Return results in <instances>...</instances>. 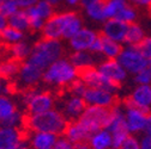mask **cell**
Instances as JSON below:
<instances>
[{"label": "cell", "mask_w": 151, "mask_h": 149, "mask_svg": "<svg viewBox=\"0 0 151 149\" xmlns=\"http://www.w3.org/2000/svg\"><path fill=\"white\" fill-rule=\"evenodd\" d=\"M84 26L83 18L76 11H59L54 12L45 23L40 31L42 38L55 41H68Z\"/></svg>", "instance_id": "6da1fadb"}, {"label": "cell", "mask_w": 151, "mask_h": 149, "mask_svg": "<svg viewBox=\"0 0 151 149\" xmlns=\"http://www.w3.org/2000/svg\"><path fill=\"white\" fill-rule=\"evenodd\" d=\"M77 79H79V70L68 57L63 56L45 69L41 82L52 88H66Z\"/></svg>", "instance_id": "7a4b0ae2"}, {"label": "cell", "mask_w": 151, "mask_h": 149, "mask_svg": "<svg viewBox=\"0 0 151 149\" xmlns=\"http://www.w3.org/2000/svg\"><path fill=\"white\" fill-rule=\"evenodd\" d=\"M67 123V119L58 109H52L43 114L25 116L24 128L28 129L29 133L40 131L59 136L64 134Z\"/></svg>", "instance_id": "3957f363"}, {"label": "cell", "mask_w": 151, "mask_h": 149, "mask_svg": "<svg viewBox=\"0 0 151 149\" xmlns=\"http://www.w3.org/2000/svg\"><path fill=\"white\" fill-rule=\"evenodd\" d=\"M65 55V45L61 41L41 38L35 44H32L31 53L25 60L34 65L39 69L43 70L54 61L59 60Z\"/></svg>", "instance_id": "277c9868"}, {"label": "cell", "mask_w": 151, "mask_h": 149, "mask_svg": "<svg viewBox=\"0 0 151 149\" xmlns=\"http://www.w3.org/2000/svg\"><path fill=\"white\" fill-rule=\"evenodd\" d=\"M21 103L23 104L28 115H39L55 109L56 98L50 91L35 87L22 91Z\"/></svg>", "instance_id": "5b68a950"}, {"label": "cell", "mask_w": 151, "mask_h": 149, "mask_svg": "<svg viewBox=\"0 0 151 149\" xmlns=\"http://www.w3.org/2000/svg\"><path fill=\"white\" fill-rule=\"evenodd\" d=\"M106 129L110 133L113 138V149H119L122 142L128 137V131L125 124L124 109L121 105H114L109 109V115Z\"/></svg>", "instance_id": "8992f818"}, {"label": "cell", "mask_w": 151, "mask_h": 149, "mask_svg": "<svg viewBox=\"0 0 151 149\" xmlns=\"http://www.w3.org/2000/svg\"><path fill=\"white\" fill-rule=\"evenodd\" d=\"M25 116L18 107V104L9 94L0 96V125L11 128H24Z\"/></svg>", "instance_id": "52a82bcc"}, {"label": "cell", "mask_w": 151, "mask_h": 149, "mask_svg": "<svg viewBox=\"0 0 151 149\" xmlns=\"http://www.w3.org/2000/svg\"><path fill=\"white\" fill-rule=\"evenodd\" d=\"M116 61L122 66L127 74H132V75L147 68L149 65V61L142 55L139 49L133 45L122 47L119 56L116 57Z\"/></svg>", "instance_id": "ba28073f"}, {"label": "cell", "mask_w": 151, "mask_h": 149, "mask_svg": "<svg viewBox=\"0 0 151 149\" xmlns=\"http://www.w3.org/2000/svg\"><path fill=\"white\" fill-rule=\"evenodd\" d=\"M42 75H43V70L39 69L34 65L29 63L28 61H23L14 79V85L21 91L35 88L42 81Z\"/></svg>", "instance_id": "9c48e42d"}, {"label": "cell", "mask_w": 151, "mask_h": 149, "mask_svg": "<svg viewBox=\"0 0 151 149\" xmlns=\"http://www.w3.org/2000/svg\"><path fill=\"white\" fill-rule=\"evenodd\" d=\"M54 6L46 0H39L34 6L25 10L29 18L30 31H41L48 18L55 12Z\"/></svg>", "instance_id": "30bf717a"}, {"label": "cell", "mask_w": 151, "mask_h": 149, "mask_svg": "<svg viewBox=\"0 0 151 149\" xmlns=\"http://www.w3.org/2000/svg\"><path fill=\"white\" fill-rule=\"evenodd\" d=\"M122 109H124L125 124H126L128 134L133 136L143 134L146 118H147V112H145V111L140 109H137L134 106H131L128 104H124Z\"/></svg>", "instance_id": "8fae6325"}, {"label": "cell", "mask_w": 151, "mask_h": 149, "mask_svg": "<svg viewBox=\"0 0 151 149\" xmlns=\"http://www.w3.org/2000/svg\"><path fill=\"white\" fill-rule=\"evenodd\" d=\"M108 115H109V109H103L97 106H86L84 112L78 119L92 134L96 130L106 128Z\"/></svg>", "instance_id": "7c38bea8"}, {"label": "cell", "mask_w": 151, "mask_h": 149, "mask_svg": "<svg viewBox=\"0 0 151 149\" xmlns=\"http://www.w3.org/2000/svg\"><path fill=\"white\" fill-rule=\"evenodd\" d=\"M99 37H100V33L97 32V30L89 26H83L77 33L72 36L67 41V44L72 53L91 51L92 45L95 44Z\"/></svg>", "instance_id": "4fadbf2b"}, {"label": "cell", "mask_w": 151, "mask_h": 149, "mask_svg": "<svg viewBox=\"0 0 151 149\" xmlns=\"http://www.w3.org/2000/svg\"><path fill=\"white\" fill-rule=\"evenodd\" d=\"M83 100L86 106H97L103 109H110L116 105V93L100 88H86Z\"/></svg>", "instance_id": "5bb4252c"}, {"label": "cell", "mask_w": 151, "mask_h": 149, "mask_svg": "<svg viewBox=\"0 0 151 149\" xmlns=\"http://www.w3.org/2000/svg\"><path fill=\"white\" fill-rule=\"evenodd\" d=\"M85 107H86V104L84 103L82 97L72 96L68 93L60 100L58 110L67 119V122H72V121H77L82 116Z\"/></svg>", "instance_id": "9a60e30c"}, {"label": "cell", "mask_w": 151, "mask_h": 149, "mask_svg": "<svg viewBox=\"0 0 151 149\" xmlns=\"http://www.w3.org/2000/svg\"><path fill=\"white\" fill-rule=\"evenodd\" d=\"M79 79L83 81V84L86 86V88H100V89H107L113 93H116L119 87L110 82L108 79H106L102 74L99 72L96 67L85 69L79 73Z\"/></svg>", "instance_id": "2e32d148"}, {"label": "cell", "mask_w": 151, "mask_h": 149, "mask_svg": "<svg viewBox=\"0 0 151 149\" xmlns=\"http://www.w3.org/2000/svg\"><path fill=\"white\" fill-rule=\"evenodd\" d=\"M96 68L106 79H108L110 82L116 85L118 87L121 84H124L128 77L127 72L116 60H102L101 62L97 63Z\"/></svg>", "instance_id": "e0dca14e"}, {"label": "cell", "mask_w": 151, "mask_h": 149, "mask_svg": "<svg viewBox=\"0 0 151 149\" xmlns=\"http://www.w3.org/2000/svg\"><path fill=\"white\" fill-rule=\"evenodd\" d=\"M125 104L149 112L151 110V85H137L126 98Z\"/></svg>", "instance_id": "ac0fdd59"}, {"label": "cell", "mask_w": 151, "mask_h": 149, "mask_svg": "<svg viewBox=\"0 0 151 149\" xmlns=\"http://www.w3.org/2000/svg\"><path fill=\"white\" fill-rule=\"evenodd\" d=\"M121 49L122 44L106 38V37L100 35L97 41L91 48V53L97 55L99 57H102L103 60H116Z\"/></svg>", "instance_id": "d6986e66"}, {"label": "cell", "mask_w": 151, "mask_h": 149, "mask_svg": "<svg viewBox=\"0 0 151 149\" xmlns=\"http://www.w3.org/2000/svg\"><path fill=\"white\" fill-rule=\"evenodd\" d=\"M101 36L109 38L114 42H118L120 44H124L127 25L118 19H107L103 24H101Z\"/></svg>", "instance_id": "ffe728a7"}, {"label": "cell", "mask_w": 151, "mask_h": 149, "mask_svg": "<svg viewBox=\"0 0 151 149\" xmlns=\"http://www.w3.org/2000/svg\"><path fill=\"white\" fill-rule=\"evenodd\" d=\"M23 140V129L0 125V149H14Z\"/></svg>", "instance_id": "44dd1931"}, {"label": "cell", "mask_w": 151, "mask_h": 149, "mask_svg": "<svg viewBox=\"0 0 151 149\" xmlns=\"http://www.w3.org/2000/svg\"><path fill=\"white\" fill-rule=\"evenodd\" d=\"M90 135H91V133L84 126V124L79 119L68 122L65 131H64V137L66 140H68L71 143H73L74 145L86 142L89 140Z\"/></svg>", "instance_id": "7402d4cb"}, {"label": "cell", "mask_w": 151, "mask_h": 149, "mask_svg": "<svg viewBox=\"0 0 151 149\" xmlns=\"http://www.w3.org/2000/svg\"><path fill=\"white\" fill-rule=\"evenodd\" d=\"M99 59L100 57L97 55L92 54L91 51H74L68 56V60L79 70V73L85 69L93 68L97 65Z\"/></svg>", "instance_id": "603a6c76"}, {"label": "cell", "mask_w": 151, "mask_h": 149, "mask_svg": "<svg viewBox=\"0 0 151 149\" xmlns=\"http://www.w3.org/2000/svg\"><path fill=\"white\" fill-rule=\"evenodd\" d=\"M58 138L59 136L54 134L34 131V133H29L27 141L31 149H52Z\"/></svg>", "instance_id": "cb8c5ba5"}, {"label": "cell", "mask_w": 151, "mask_h": 149, "mask_svg": "<svg viewBox=\"0 0 151 149\" xmlns=\"http://www.w3.org/2000/svg\"><path fill=\"white\" fill-rule=\"evenodd\" d=\"M86 143L90 149H113V138L106 128L93 131Z\"/></svg>", "instance_id": "d4e9b609"}, {"label": "cell", "mask_w": 151, "mask_h": 149, "mask_svg": "<svg viewBox=\"0 0 151 149\" xmlns=\"http://www.w3.org/2000/svg\"><path fill=\"white\" fill-rule=\"evenodd\" d=\"M21 67V62H18L9 56L0 57V79L5 81H12L16 79L18 70Z\"/></svg>", "instance_id": "484cf974"}, {"label": "cell", "mask_w": 151, "mask_h": 149, "mask_svg": "<svg viewBox=\"0 0 151 149\" xmlns=\"http://www.w3.org/2000/svg\"><path fill=\"white\" fill-rule=\"evenodd\" d=\"M31 48H32V44L23 40L16 44L7 47V56L22 63L29 57V55L31 53Z\"/></svg>", "instance_id": "4316f807"}, {"label": "cell", "mask_w": 151, "mask_h": 149, "mask_svg": "<svg viewBox=\"0 0 151 149\" xmlns=\"http://www.w3.org/2000/svg\"><path fill=\"white\" fill-rule=\"evenodd\" d=\"M146 36V31L143 28V25L138 23H133L127 25V31H126V37H125V44L126 45H133L137 47Z\"/></svg>", "instance_id": "83f0119b"}, {"label": "cell", "mask_w": 151, "mask_h": 149, "mask_svg": "<svg viewBox=\"0 0 151 149\" xmlns=\"http://www.w3.org/2000/svg\"><path fill=\"white\" fill-rule=\"evenodd\" d=\"M7 25L21 31V32H27L30 31V24H29V18L27 16L25 10H18L13 14H11L7 18Z\"/></svg>", "instance_id": "f1b7e54d"}, {"label": "cell", "mask_w": 151, "mask_h": 149, "mask_svg": "<svg viewBox=\"0 0 151 149\" xmlns=\"http://www.w3.org/2000/svg\"><path fill=\"white\" fill-rule=\"evenodd\" d=\"M83 9H84L85 17L88 18L90 22L95 23V24H103L107 21L102 3L89 4L86 6H83Z\"/></svg>", "instance_id": "f546056e"}, {"label": "cell", "mask_w": 151, "mask_h": 149, "mask_svg": "<svg viewBox=\"0 0 151 149\" xmlns=\"http://www.w3.org/2000/svg\"><path fill=\"white\" fill-rule=\"evenodd\" d=\"M24 36H25L24 32L18 31V30L9 26V25L5 29H3L1 31H0L1 42H3V45H5V47H10L12 44H16L18 42L23 41L24 40Z\"/></svg>", "instance_id": "4dcf8cb0"}, {"label": "cell", "mask_w": 151, "mask_h": 149, "mask_svg": "<svg viewBox=\"0 0 151 149\" xmlns=\"http://www.w3.org/2000/svg\"><path fill=\"white\" fill-rule=\"evenodd\" d=\"M103 10L107 19H114L119 12L127 5L126 0H103Z\"/></svg>", "instance_id": "1f68e13d"}, {"label": "cell", "mask_w": 151, "mask_h": 149, "mask_svg": "<svg viewBox=\"0 0 151 149\" xmlns=\"http://www.w3.org/2000/svg\"><path fill=\"white\" fill-rule=\"evenodd\" d=\"M138 10L134 9V7H132L131 5H126L120 12L119 14L116 16L115 19L122 22L124 24L126 25H129V24H133V23H137V19H138Z\"/></svg>", "instance_id": "d6a6232c"}, {"label": "cell", "mask_w": 151, "mask_h": 149, "mask_svg": "<svg viewBox=\"0 0 151 149\" xmlns=\"http://www.w3.org/2000/svg\"><path fill=\"white\" fill-rule=\"evenodd\" d=\"M19 10L16 0H3L1 1V6H0V13L3 16H5L6 18H9L11 14H13L14 12H17Z\"/></svg>", "instance_id": "836d02e7"}, {"label": "cell", "mask_w": 151, "mask_h": 149, "mask_svg": "<svg viewBox=\"0 0 151 149\" xmlns=\"http://www.w3.org/2000/svg\"><path fill=\"white\" fill-rule=\"evenodd\" d=\"M137 48L147 61H151V35L145 36V38L137 45Z\"/></svg>", "instance_id": "e575fe53"}, {"label": "cell", "mask_w": 151, "mask_h": 149, "mask_svg": "<svg viewBox=\"0 0 151 149\" xmlns=\"http://www.w3.org/2000/svg\"><path fill=\"white\" fill-rule=\"evenodd\" d=\"M68 93L72 96H77V97H83L84 92L86 89V86L83 84V81L81 79H77L76 81H73L68 87Z\"/></svg>", "instance_id": "d590c367"}, {"label": "cell", "mask_w": 151, "mask_h": 149, "mask_svg": "<svg viewBox=\"0 0 151 149\" xmlns=\"http://www.w3.org/2000/svg\"><path fill=\"white\" fill-rule=\"evenodd\" d=\"M134 82L137 85H151V72L149 68H145L137 74H134Z\"/></svg>", "instance_id": "8d00e7d4"}, {"label": "cell", "mask_w": 151, "mask_h": 149, "mask_svg": "<svg viewBox=\"0 0 151 149\" xmlns=\"http://www.w3.org/2000/svg\"><path fill=\"white\" fill-rule=\"evenodd\" d=\"M119 149H140L139 148V138L133 135H128V137L122 142Z\"/></svg>", "instance_id": "74e56055"}, {"label": "cell", "mask_w": 151, "mask_h": 149, "mask_svg": "<svg viewBox=\"0 0 151 149\" xmlns=\"http://www.w3.org/2000/svg\"><path fill=\"white\" fill-rule=\"evenodd\" d=\"M126 1L137 10H151V0H126Z\"/></svg>", "instance_id": "f35d334b"}, {"label": "cell", "mask_w": 151, "mask_h": 149, "mask_svg": "<svg viewBox=\"0 0 151 149\" xmlns=\"http://www.w3.org/2000/svg\"><path fill=\"white\" fill-rule=\"evenodd\" d=\"M52 149H76V145L63 136L56 140V142Z\"/></svg>", "instance_id": "ab89813d"}, {"label": "cell", "mask_w": 151, "mask_h": 149, "mask_svg": "<svg viewBox=\"0 0 151 149\" xmlns=\"http://www.w3.org/2000/svg\"><path fill=\"white\" fill-rule=\"evenodd\" d=\"M39 0H16V3L21 10H28L31 6H34Z\"/></svg>", "instance_id": "60d3db41"}, {"label": "cell", "mask_w": 151, "mask_h": 149, "mask_svg": "<svg viewBox=\"0 0 151 149\" xmlns=\"http://www.w3.org/2000/svg\"><path fill=\"white\" fill-rule=\"evenodd\" d=\"M139 148L140 149H151V138L143 135L139 138Z\"/></svg>", "instance_id": "b9f144b4"}, {"label": "cell", "mask_w": 151, "mask_h": 149, "mask_svg": "<svg viewBox=\"0 0 151 149\" xmlns=\"http://www.w3.org/2000/svg\"><path fill=\"white\" fill-rule=\"evenodd\" d=\"M143 134L151 138V114H147V118H146V123H145V128H144Z\"/></svg>", "instance_id": "7bdbcfd3"}, {"label": "cell", "mask_w": 151, "mask_h": 149, "mask_svg": "<svg viewBox=\"0 0 151 149\" xmlns=\"http://www.w3.org/2000/svg\"><path fill=\"white\" fill-rule=\"evenodd\" d=\"M81 3H82V0H63L61 4H64L68 9H76L77 6L81 5Z\"/></svg>", "instance_id": "ee69618b"}, {"label": "cell", "mask_w": 151, "mask_h": 149, "mask_svg": "<svg viewBox=\"0 0 151 149\" xmlns=\"http://www.w3.org/2000/svg\"><path fill=\"white\" fill-rule=\"evenodd\" d=\"M10 91V86H9V82L0 79V96L1 94H7Z\"/></svg>", "instance_id": "f6af8a7d"}, {"label": "cell", "mask_w": 151, "mask_h": 149, "mask_svg": "<svg viewBox=\"0 0 151 149\" xmlns=\"http://www.w3.org/2000/svg\"><path fill=\"white\" fill-rule=\"evenodd\" d=\"M7 26V18L0 13V31Z\"/></svg>", "instance_id": "bcb514c9"}, {"label": "cell", "mask_w": 151, "mask_h": 149, "mask_svg": "<svg viewBox=\"0 0 151 149\" xmlns=\"http://www.w3.org/2000/svg\"><path fill=\"white\" fill-rule=\"evenodd\" d=\"M14 149H31L30 148V145H29V143H28V141L27 140H23L19 144H18Z\"/></svg>", "instance_id": "7dc6e473"}, {"label": "cell", "mask_w": 151, "mask_h": 149, "mask_svg": "<svg viewBox=\"0 0 151 149\" xmlns=\"http://www.w3.org/2000/svg\"><path fill=\"white\" fill-rule=\"evenodd\" d=\"M103 0H82V3H81V5L82 6H86V5H89V4H93V3H102Z\"/></svg>", "instance_id": "c3c4849f"}, {"label": "cell", "mask_w": 151, "mask_h": 149, "mask_svg": "<svg viewBox=\"0 0 151 149\" xmlns=\"http://www.w3.org/2000/svg\"><path fill=\"white\" fill-rule=\"evenodd\" d=\"M46 1H48L50 5H53V6L55 7V6H59V5H61L63 0H46Z\"/></svg>", "instance_id": "681fc988"}, {"label": "cell", "mask_w": 151, "mask_h": 149, "mask_svg": "<svg viewBox=\"0 0 151 149\" xmlns=\"http://www.w3.org/2000/svg\"><path fill=\"white\" fill-rule=\"evenodd\" d=\"M76 149H90V148H89L86 142H83V143H79V144H76Z\"/></svg>", "instance_id": "f907efd6"}, {"label": "cell", "mask_w": 151, "mask_h": 149, "mask_svg": "<svg viewBox=\"0 0 151 149\" xmlns=\"http://www.w3.org/2000/svg\"><path fill=\"white\" fill-rule=\"evenodd\" d=\"M147 68H149V70L151 72V61H149V65H147Z\"/></svg>", "instance_id": "816d5d0a"}, {"label": "cell", "mask_w": 151, "mask_h": 149, "mask_svg": "<svg viewBox=\"0 0 151 149\" xmlns=\"http://www.w3.org/2000/svg\"><path fill=\"white\" fill-rule=\"evenodd\" d=\"M3 47V42H1V37H0V48Z\"/></svg>", "instance_id": "f5cc1de1"}, {"label": "cell", "mask_w": 151, "mask_h": 149, "mask_svg": "<svg viewBox=\"0 0 151 149\" xmlns=\"http://www.w3.org/2000/svg\"><path fill=\"white\" fill-rule=\"evenodd\" d=\"M1 55H3V51H1V48H0V57H1Z\"/></svg>", "instance_id": "db71d44e"}, {"label": "cell", "mask_w": 151, "mask_h": 149, "mask_svg": "<svg viewBox=\"0 0 151 149\" xmlns=\"http://www.w3.org/2000/svg\"><path fill=\"white\" fill-rule=\"evenodd\" d=\"M1 1H3V0H0V6H1Z\"/></svg>", "instance_id": "11a10c76"}]
</instances>
